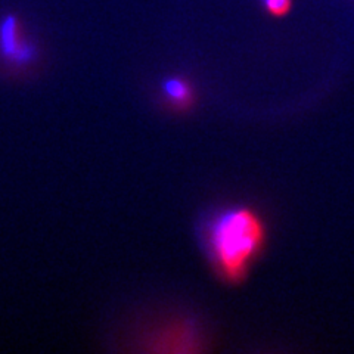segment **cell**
<instances>
[{"mask_svg":"<svg viewBox=\"0 0 354 354\" xmlns=\"http://www.w3.org/2000/svg\"><path fill=\"white\" fill-rule=\"evenodd\" d=\"M208 248L216 270L227 283L245 281L251 264L266 242L261 216L250 207H235L220 213L208 226Z\"/></svg>","mask_w":354,"mask_h":354,"instance_id":"1","label":"cell"},{"mask_svg":"<svg viewBox=\"0 0 354 354\" xmlns=\"http://www.w3.org/2000/svg\"><path fill=\"white\" fill-rule=\"evenodd\" d=\"M0 57L14 68H26L36 61V49L24 37L15 15L0 22Z\"/></svg>","mask_w":354,"mask_h":354,"instance_id":"2","label":"cell"},{"mask_svg":"<svg viewBox=\"0 0 354 354\" xmlns=\"http://www.w3.org/2000/svg\"><path fill=\"white\" fill-rule=\"evenodd\" d=\"M162 93L167 101L177 108H186L191 105L194 92L191 84L182 79H169L162 84Z\"/></svg>","mask_w":354,"mask_h":354,"instance_id":"3","label":"cell"},{"mask_svg":"<svg viewBox=\"0 0 354 354\" xmlns=\"http://www.w3.org/2000/svg\"><path fill=\"white\" fill-rule=\"evenodd\" d=\"M264 5L273 17H285L292 8L291 0H264Z\"/></svg>","mask_w":354,"mask_h":354,"instance_id":"4","label":"cell"}]
</instances>
